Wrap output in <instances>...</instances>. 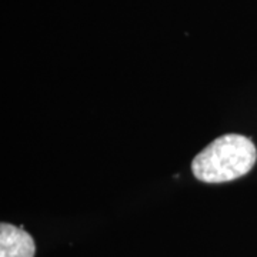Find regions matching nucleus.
<instances>
[{
  "mask_svg": "<svg viewBox=\"0 0 257 257\" xmlns=\"http://www.w3.org/2000/svg\"><path fill=\"white\" fill-rule=\"evenodd\" d=\"M257 160L254 143L241 135H224L193 159L192 172L203 183H226L247 175Z\"/></svg>",
  "mask_w": 257,
  "mask_h": 257,
  "instance_id": "1",
  "label": "nucleus"
},
{
  "mask_svg": "<svg viewBox=\"0 0 257 257\" xmlns=\"http://www.w3.org/2000/svg\"><path fill=\"white\" fill-rule=\"evenodd\" d=\"M35 241L28 231L9 223L0 224V257H35Z\"/></svg>",
  "mask_w": 257,
  "mask_h": 257,
  "instance_id": "2",
  "label": "nucleus"
}]
</instances>
